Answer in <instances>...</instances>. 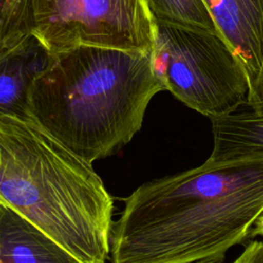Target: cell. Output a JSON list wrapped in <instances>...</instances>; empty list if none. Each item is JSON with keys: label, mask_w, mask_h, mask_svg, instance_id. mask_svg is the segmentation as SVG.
Wrapping results in <instances>:
<instances>
[{"label": "cell", "mask_w": 263, "mask_h": 263, "mask_svg": "<svg viewBox=\"0 0 263 263\" xmlns=\"http://www.w3.org/2000/svg\"><path fill=\"white\" fill-rule=\"evenodd\" d=\"M256 236L263 237V212L261 213V215L254 222L253 227L251 228V230L249 232L248 239L256 237Z\"/></svg>", "instance_id": "obj_14"}, {"label": "cell", "mask_w": 263, "mask_h": 263, "mask_svg": "<svg viewBox=\"0 0 263 263\" xmlns=\"http://www.w3.org/2000/svg\"><path fill=\"white\" fill-rule=\"evenodd\" d=\"M0 202L81 263L110 259L112 196L92 163L32 119L0 115Z\"/></svg>", "instance_id": "obj_3"}, {"label": "cell", "mask_w": 263, "mask_h": 263, "mask_svg": "<svg viewBox=\"0 0 263 263\" xmlns=\"http://www.w3.org/2000/svg\"><path fill=\"white\" fill-rule=\"evenodd\" d=\"M216 25L255 83L263 65V0H204Z\"/></svg>", "instance_id": "obj_6"}, {"label": "cell", "mask_w": 263, "mask_h": 263, "mask_svg": "<svg viewBox=\"0 0 263 263\" xmlns=\"http://www.w3.org/2000/svg\"><path fill=\"white\" fill-rule=\"evenodd\" d=\"M155 22L219 32L204 0H147Z\"/></svg>", "instance_id": "obj_10"}, {"label": "cell", "mask_w": 263, "mask_h": 263, "mask_svg": "<svg viewBox=\"0 0 263 263\" xmlns=\"http://www.w3.org/2000/svg\"><path fill=\"white\" fill-rule=\"evenodd\" d=\"M214 147L210 158L225 160L263 153V105L211 118Z\"/></svg>", "instance_id": "obj_9"}, {"label": "cell", "mask_w": 263, "mask_h": 263, "mask_svg": "<svg viewBox=\"0 0 263 263\" xmlns=\"http://www.w3.org/2000/svg\"><path fill=\"white\" fill-rule=\"evenodd\" d=\"M263 212V153L208 158L140 185L113 222L110 263H194L248 239Z\"/></svg>", "instance_id": "obj_1"}, {"label": "cell", "mask_w": 263, "mask_h": 263, "mask_svg": "<svg viewBox=\"0 0 263 263\" xmlns=\"http://www.w3.org/2000/svg\"><path fill=\"white\" fill-rule=\"evenodd\" d=\"M225 260V254H220V255H216L203 260H199L196 261L194 263H224Z\"/></svg>", "instance_id": "obj_15"}, {"label": "cell", "mask_w": 263, "mask_h": 263, "mask_svg": "<svg viewBox=\"0 0 263 263\" xmlns=\"http://www.w3.org/2000/svg\"><path fill=\"white\" fill-rule=\"evenodd\" d=\"M246 104L252 108L263 105V65L255 83L250 87Z\"/></svg>", "instance_id": "obj_13"}, {"label": "cell", "mask_w": 263, "mask_h": 263, "mask_svg": "<svg viewBox=\"0 0 263 263\" xmlns=\"http://www.w3.org/2000/svg\"><path fill=\"white\" fill-rule=\"evenodd\" d=\"M150 53L163 89L210 119L247 103V72L221 33L155 22Z\"/></svg>", "instance_id": "obj_4"}, {"label": "cell", "mask_w": 263, "mask_h": 263, "mask_svg": "<svg viewBox=\"0 0 263 263\" xmlns=\"http://www.w3.org/2000/svg\"><path fill=\"white\" fill-rule=\"evenodd\" d=\"M50 60L51 52L33 34L0 54V115L31 119L29 92Z\"/></svg>", "instance_id": "obj_7"}, {"label": "cell", "mask_w": 263, "mask_h": 263, "mask_svg": "<svg viewBox=\"0 0 263 263\" xmlns=\"http://www.w3.org/2000/svg\"><path fill=\"white\" fill-rule=\"evenodd\" d=\"M147 0H33L32 34L51 52L79 45L150 52Z\"/></svg>", "instance_id": "obj_5"}, {"label": "cell", "mask_w": 263, "mask_h": 263, "mask_svg": "<svg viewBox=\"0 0 263 263\" xmlns=\"http://www.w3.org/2000/svg\"><path fill=\"white\" fill-rule=\"evenodd\" d=\"M33 0H0V54L32 35Z\"/></svg>", "instance_id": "obj_11"}, {"label": "cell", "mask_w": 263, "mask_h": 263, "mask_svg": "<svg viewBox=\"0 0 263 263\" xmlns=\"http://www.w3.org/2000/svg\"><path fill=\"white\" fill-rule=\"evenodd\" d=\"M232 263H263V240L248 243L245 251Z\"/></svg>", "instance_id": "obj_12"}, {"label": "cell", "mask_w": 263, "mask_h": 263, "mask_svg": "<svg viewBox=\"0 0 263 263\" xmlns=\"http://www.w3.org/2000/svg\"><path fill=\"white\" fill-rule=\"evenodd\" d=\"M0 263H81L50 236L0 202Z\"/></svg>", "instance_id": "obj_8"}, {"label": "cell", "mask_w": 263, "mask_h": 263, "mask_svg": "<svg viewBox=\"0 0 263 263\" xmlns=\"http://www.w3.org/2000/svg\"><path fill=\"white\" fill-rule=\"evenodd\" d=\"M150 52L79 45L51 53L31 86L30 118L90 163L118 153L164 90Z\"/></svg>", "instance_id": "obj_2"}]
</instances>
